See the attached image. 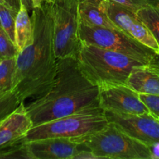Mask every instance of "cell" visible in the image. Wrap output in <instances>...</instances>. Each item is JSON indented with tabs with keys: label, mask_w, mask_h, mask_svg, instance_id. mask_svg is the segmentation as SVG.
Here are the masks:
<instances>
[{
	"label": "cell",
	"mask_w": 159,
	"mask_h": 159,
	"mask_svg": "<svg viewBox=\"0 0 159 159\" xmlns=\"http://www.w3.org/2000/svg\"><path fill=\"white\" fill-rule=\"evenodd\" d=\"M31 19L33 40L17 53L12 79V92L20 102L48 91L57 71L51 2L34 8Z\"/></svg>",
	"instance_id": "obj_1"
},
{
	"label": "cell",
	"mask_w": 159,
	"mask_h": 159,
	"mask_svg": "<svg viewBox=\"0 0 159 159\" xmlns=\"http://www.w3.org/2000/svg\"><path fill=\"white\" fill-rule=\"evenodd\" d=\"M98 108L99 87L86 78L74 57L58 59L51 88L26 106L34 126Z\"/></svg>",
	"instance_id": "obj_2"
},
{
	"label": "cell",
	"mask_w": 159,
	"mask_h": 159,
	"mask_svg": "<svg viewBox=\"0 0 159 159\" xmlns=\"http://www.w3.org/2000/svg\"><path fill=\"white\" fill-rule=\"evenodd\" d=\"M76 59L83 74L98 87L126 84L134 67L147 65L127 54L84 43Z\"/></svg>",
	"instance_id": "obj_3"
},
{
	"label": "cell",
	"mask_w": 159,
	"mask_h": 159,
	"mask_svg": "<svg viewBox=\"0 0 159 159\" xmlns=\"http://www.w3.org/2000/svg\"><path fill=\"white\" fill-rule=\"evenodd\" d=\"M73 141L98 158L151 159L147 145L126 134L112 123L108 122L100 131Z\"/></svg>",
	"instance_id": "obj_4"
},
{
	"label": "cell",
	"mask_w": 159,
	"mask_h": 159,
	"mask_svg": "<svg viewBox=\"0 0 159 159\" xmlns=\"http://www.w3.org/2000/svg\"><path fill=\"white\" fill-rule=\"evenodd\" d=\"M108 124L101 108L84 110L34 126L25 137V141L44 138H61L74 140L100 131Z\"/></svg>",
	"instance_id": "obj_5"
},
{
	"label": "cell",
	"mask_w": 159,
	"mask_h": 159,
	"mask_svg": "<svg viewBox=\"0 0 159 159\" xmlns=\"http://www.w3.org/2000/svg\"><path fill=\"white\" fill-rule=\"evenodd\" d=\"M50 2L56 57L76 58L81 46L79 37V0H51Z\"/></svg>",
	"instance_id": "obj_6"
},
{
	"label": "cell",
	"mask_w": 159,
	"mask_h": 159,
	"mask_svg": "<svg viewBox=\"0 0 159 159\" xmlns=\"http://www.w3.org/2000/svg\"><path fill=\"white\" fill-rule=\"evenodd\" d=\"M81 43L98 47L133 57L149 64L155 51L117 28L89 26L80 22Z\"/></svg>",
	"instance_id": "obj_7"
},
{
	"label": "cell",
	"mask_w": 159,
	"mask_h": 159,
	"mask_svg": "<svg viewBox=\"0 0 159 159\" xmlns=\"http://www.w3.org/2000/svg\"><path fill=\"white\" fill-rule=\"evenodd\" d=\"M106 14L121 30L159 54V44L137 12L113 0H103Z\"/></svg>",
	"instance_id": "obj_8"
},
{
	"label": "cell",
	"mask_w": 159,
	"mask_h": 159,
	"mask_svg": "<svg viewBox=\"0 0 159 159\" xmlns=\"http://www.w3.org/2000/svg\"><path fill=\"white\" fill-rule=\"evenodd\" d=\"M99 105L104 111L122 114H148L149 110L139 93L126 84L99 87Z\"/></svg>",
	"instance_id": "obj_9"
},
{
	"label": "cell",
	"mask_w": 159,
	"mask_h": 159,
	"mask_svg": "<svg viewBox=\"0 0 159 159\" xmlns=\"http://www.w3.org/2000/svg\"><path fill=\"white\" fill-rule=\"evenodd\" d=\"M104 112L109 123L148 147L159 141V121L151 113L133 115Z\"/></svg>",
	"instance_id": "obj_10"
},
{
	"label": "cell",
	"mask_w": 159,
	"mask_h": 159,
	"mask_svg": "<svg viewBox=\"0 0 159 159\" xmlns=\"http://www.w3.org/2000/svg\"><path fill=\"white\" fill-rule=\"evenodd\" d=\"M25 143L31 159H73L80 151L79 144L69 138H44Z\"/></svg>",
	"instance_id": "obj_11"
},
{
	"label": "cell",
	"mask_w": 159,
	"mask_h": 159,
	"mask_svg": "<svg viewBox=\"0 0 159 159\" xmlns=\"http://www.w3.org/2000/svg\"><path fill=\"white\" fill-rule=\"evenodd\" d=\"M33 126L26 106L21 102L0 123V152L23 141Z\"/></svg>",
	"instance_id": "obj_12"
},
{
	"label": "cell",
	"mask_w": 159,
	"mask_h": 159,
	"mask_svg": "<svg viewBox=\"0 0 159 159\" xmlns=\"http://www.w3.org/2000/svg\"><path fill=\"white\" fill-rule=\"evenodd\" d=\"M126 85L139 94L159 95V70L149 65L134 67Z\"/></svg>",
	"instance_id": "obj_13"
},
{
	"label": "cell",
	"mask_w": 159,
	"mask_h": 159,
	"mask_svg": "<svg viewBox=\"0 0 159 159\" xmlns=\"http://www.w3.org/2000/svg\"><path fill=\"white\" fill-rule=\"evenodd\" d=\"M79 16L84 24L118 29L106 14L103 0H79Z\"/></svg>",
	"instance_id": "obj_14"
},
{
	"label": "cell",
	"mask_w": 159,
	"mask_h": 159,
	"mask_svg": "<svg viewBox=\"0 0 159 159\" xmlns=\"http://www.w3.org/2000/svg\"><path fill=\"white\" fill-rule=\"evenodd\" d=\"M29 11L24 5H20L15 22V45L18 52L27 46L33 40V23Z\"/></svg>",
	"instance_id": "obj_15"
},
{
	"label": "cell",
	"mask_w": 159,
	"mask_h": 159,
	"mask_svg": "<svg viewBox=\"0 0 159 159\" xmlns=\"http://www.w3.org/2000/svg\"><path fill=\"white\" fill-rule=\"evenodd\" d=\"M16 57L0 58V96L12 92Z\"/></svg>",
	"instance_id": "obj_16"
},
{
	"label": "cell",
	"mask_w": 159,
	"mask_h": 159,
	"mask_svg": "<svg viewBox=\"0 0 159 159\" xmlns=\"http://www.w3.org/2000/svg\"><path fill=\"white\" fill-rule=\"evenodd\" d=\"M137 14L159 44V5L147 6L137 11Z\"/></svg>",
	"instance_id": "obj_17"
},
{
	"label": "cell",
	"mask_w": 159,
	"mask_h": 159,
	"mask_svg": "<svg viewBox=\"0 0 159 159\" xmlns=\"http://www.w3.org/2000/svg\"><path fill=\"white\" fill-rule=\"evenodd\" d=\"M17 11L5 3H0V23L12 41L15 43V22Z\"/></svg>",
	"instance_id": "obj_18"
},
{
	"label": "cell",
	"mask_w": 159,
	"mask_h": 159,
	"mask_svg": "<svg viewBox=\"0 0 159 159\" xmlns=\"http://www.w3.org/2000/svg\"><path fill=\"white\" fill-rule=\"evenodd\" d=\"M21 102L12 92L0 96V123L18 107Z\"/></svg>",
	"instance_id": "obj_19"
},
{
	"label": "cell",
	"mask_w": 159,
	"mask_h": 159,
	"mask_svg": "<svg viewBox=\"0 0 159 159\" xmlns=\"http://www.w3.org/2000/svg\"><path fill=\"white\" fill-rule=\"evenodd\" d=\"M17 51L15 43L12 41L0 23V58L15 57Z\"/></svg>",
	"instance_id": "obj_20"
},
{
	"label": "cell",
	"mask_w": 159,
	"mask_h": 159,
	"mask_svg": "<svg viewBox=\"0 0 159 159\" xmlns=\"http://www.w3.org/2000/svg\"><path fill=\"white\" fill-rule=\"evenodd\" d=\"M137 12L140 9L150 6L159 5V0H113Z\"/></svg>",
	"instance_id": "obj_21"
},
{
	"label": "cell",
	"mask_w": 159,
	"mask_h": 159,
	"mask_svg": "<svg viewBox=\"0 0 159 159\" xmlns=\"http://www.w3.org/2000/svg\"><path fill=\"white\" fill-rule=\"evenodd\" d=\"M142 102L146 105L150 113L155 118L159 116V95L139 94Z\"/></svg>",
	"instance_id": "obj_22"
},
{
	"label": "cell",
	"mask_w": 159,
	"mask_h": 159,
	"mask_svg": "<svg viewBox=\"0 0 159 159\" xmlns=\"http://www.w3.org/2000/svg\"><path fill=\"white\" fill-rule=\"evenodd\" d=\"M73 159H98V158L90 151L80 148V151L73 157Z\"/></svg>",
	"instance_id": "obj_23"
},
{
	"label": "cell",
	"mask_w": 159,
	"mask_h": 159,
	"mask_svg": "<svg viewBox=\"0 0 159 159\" xmlns=\"http://www.w3.org/2000/svg\"><path fill=\"white\" fill-rule=\"evenodd\" d=\"M3 2L10 8H12L14 10L18 12L19 9L20 8V5H21V2L20 0H2Z\"/></svg>",
	"instance_id": "obj_24"
},
{
	"label": "cell",
	"mask_w": 159,
	"mask_h": 159,
	"mask_svg": "<svg viewBox=\"0 0 159 159\" xmlns=\"http://www.w3.org/2000/svg\"><path fill=\"white\" fill-rule=\"evenodd\" d=\"M148 65L159 70V54H154V56L152 57V59L150 61Z\"/></svg>",
	"instance_id": "obj_25"
},
{
	"label": "cell",
	"mask_w": 159,
	"mask_h": 159,
	"mask_svg": "<svg viewBox=\"0 0 159 159\" xmlns=\"http://www.w3.org/2000/svg\"><path fill=\"white\" fill-rule=\"evenodd\" d=\"M31 1H32L34 8H39L41 7L43 4H45V2H48L51 0H31Z\"/></svg>",
	"instance_id": "obj_26"
},
{
	"label": "cell",
	"mask_w": 159,
	"mask_h": 159,
	"mask_svg": "<svg viewBox=\"0 0 159 159\" xmlns=\"http://www.w3.org/2000/svg\"><path fill=\"white\" fill-rule=\"evenodd\" d=\"M20 2H21V4L24 5V6H26V8L28 9V11H32V9H34V6H33V3L31 0H20Z\"/></svg>",
	"instance_id": "obj_27"
},
{
	"label": "cell",
	"mask_w": 159,
	"mask_h": 159,
	"mask_svg": "<svg viewBox=\"0 0 159 159\" xmlns=\"http://www.w3.org/2000/svg\"><path fill=\"white\" fill-rule=\"evenodd\" d=\"M0 3H4V2H3L2 0H0Z\"/></svg>",
	"instance_id": "obj_28"
},
{
	"label": "cell",
	"mask_w": 159,
	"mask_h": 159,
	"mask_svg": "<svg viewBox=\"0 0 159 159\" xmlns=\"http://www.w3.org/2000/svg\"><path fill=\"white\" fill-rule=\"evenodd\" d=\"M157 120H158V121H159V116H158V117H157Z\"/></svg>",
	"instance_id": "obj_29"
}]
</instances>
